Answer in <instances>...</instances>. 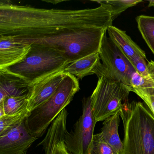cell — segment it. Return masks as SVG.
I'll return each mask as SVG.
<instances>
[{"label":"cell","mask_w":154,"mask_h":154,"mask_svg":"<svg viewBox=\"0 0 154 154\" xmlns=\"http://www.w3.org/2000/svg\"><path fill=\"white\" fill-rule=\"evenodd\" d=\"M112 22L109 12L101 6L78 10L46 9L0 1V36L54 48L64 53L70 62L87 54L95 29L107 30Z\"/></svg>","instance_id":"obj_1"},{"label":"cell","mask_w":154,"mask_h":154,"mask_svg":"<svg viewBox=\"0 0 154 154\" xmlns=\"http://www.w3.org/2000/svg\"><path fill=\"white\" fill-rule=\"evenodd\" d=\"M120 114L124 131L121 154H154V113L148 106L127 102Z\"/></svg>","instance_id":"obj_2"},{"label":"cell","mask_w":154,"mask_h":154,"mask_svg":"<svg viewBox=\"0 0 154 154\" xmlns=\"http://www.w3.org/2000/svg\"><path fill=\"white\" fill-rule=\"evenodd\" d=\"M70 63L63 52L51 47L33 43L28 54L21 62L1 70L18 76L30 85L63 69Z\"/></svg>","instance_id":"obj_3"},{"label":"cell","mask_w":154,"mask_h":154,"mask_svg":"<svg viewBox=\"0 0 154 154\" xmlns=\"http://www.w3.org/2000/svg\"><path fill=\"white\" fill-rule=\"evenodd\" d=\"M80 89L78 79L72 75L66 74L54 95L46 102L31 112L25 120L30 134L38 139L42 137L57 116L70 104Z\"/></svg>","instance_id":"obj_4"},{"label":"cell","mask_w":154,"mask_h":154,"mask_svg":"<svg viewBox=\"0 0 154 154\" xmlns=\"http://www.w3.org/2000/svg\"><path fill=\"white\" fill-rule=\"evenodd\" d=\"M130 88L104 76L98 77L96 88L91 96L92 111L97 122L120 112L128 102Z\"/></svg>","instance_id":"obj_5"},{"label":"cell","mask_w":154,"mask_h":154,"mask_svg":"<svg viewBox=\"0 0 154 154\" xmlns=\"http://www.w3.org/2000/svg\"><path fill=\"white\" fill-rule=\"evenodd\" d=\"M100 62L93 71L98 77L103 76L129 87L132 76L137 72L125 55L104 33L99 51Z\"/></svg>","instance_id":"obj_6"},{"label":"cell","mask_w":154,"mask_h":154,"mask_svg":"<svg viewBox=\"0 0 154 154\" xmlns=\"http://www.w3.org/2000/svg\"><path fill=\"white\" fill-rule=\"evenodd\" d=\"M96 123L92 111L91 96L84 97L82 115L64 138L65 144L71 154H91Z\"/></svg>","instance_id":"obj_7"},{"label":"cell","mask_w":154,"mask_h":154,"mask_svg":"<svg viewBox=\"0 0 154 154\" xmlns=\"http://www.w3.org/2000/svg\"><path fill=\"white\" fill-rule=\"evenodd\" d=\"M107 32L109 37L125 55L137 72L143 77L146 76L148 63L145 52L125 31L112 26L107 29Z\"/></svg>","instance_id":"obj_8"},{"label":"cell","mask_w":154,"mask_h":154,"mask_svg":"<svg viewBox=\"0 0 154 154\" xmlns=\"http://www.w3.org/2000/svg\"><path fill=\"white\" fill-rule=\"evenodd\" d=\"M64 68L48 75L29 85L27 109L30 113L46 102L56 91L66 74Z\"/></svg>","instance_id":"obj_9"},{"label":"cell","mask_w":154,"mask_h":154,"mask_svg":"<svg viewBox=\"0 0 154 154\" xmlns=\"http://www.w3.org/2000/svg\"><path fill=\"white\" fill-rule=\"evenodd\" d=\"M37 139L29 131L25 121L0 136V154H26Z\"/></svg>","instance_id":"obj_10"},{"label":"cell","mask_w":154,"mask_h":154,"mask_svg":"<svg viewBox=\"0 0 154 154\" xmlns=\"http://www.w3.org/2000/svg\"><path fill=\"white\" fill-rule=\"evenodd\" d=\"M30 48V44L12 38L0 36V70L20 63Z\"/></svg>","instance_id":"obj_11"},{"label":"cell","mask_w":154,"mask_h":154,"mask_svg":"<svg viewBox=\"0 0 154 154\" xmlns=\"http://www.w3.org/2000/svg\"><path fill=\"white\" fill-rule=\"evenodd\" d=\"M29 86L22 78L0 70V102L8 96L27 95Z\"/></svg>","instance_id":"obj_12"},{"label":"cell","mask_w":154,"mask_h":154,"mask_svg":"<svg viewBox=\"0 0 154 154\" xmlns=\"http://www.w3.org/2000/svg\"><path fill=\"white\" fill-rule=\"evenodd\" d=\"M120 112L109 117L103 121L101 129L102 137L105 142L112 149L115 154H121L123 145L119 136Z\"/></svg>","instance_id":"obj_13"},{"label":"cell","mask_w":154,"mask_h":154,"mask_svg":"<svg viewBox=\"0 0 154 154\" xmlns=\"http://www.w3.org/2000/svg\"><path fill=\"white\" fill-rule=\"evenodd\" d=\"M100 62L99 53H95L70 63L64 67V72L81 80L85 76L93 74V71Z\"/></svg>","instance_id":"obj_14"},{"label":"cell","mask_w":154,"mask_h":154,"mask_svg":"<svg viewBox=\"0 0 154 154\" xmlns=\"http://www.w3.org/2000/svg\"><path fill=\"white\" fill-rule=\"evenodd\" d=\"M28 94L24 96H11L5 98L0 102V117L23 112L27 109Z\"/></svg>","instance_id":"obj_15"},{"label":"cell","mask_w":154,"mask_h":154,"mask_svg":"<svg viewBox=\"0 0 154 154\" xmlns=\"http://www.w3.org/2000/svg\"><path fill=\"white\" fill-rule=\"evenodd\" d=\"M136 20L142 38L154 54V17L141 15Z\"/></svg>","instance_id":"obj_16"},{"label":"cell","mask_w":154,"mask_h":154,"mask_svg":"<svg viewBox=\"0 0 154 154\" xmlns=\"http://www.w3.org/2000/svg\"><path fill=\"white\" fill-rule=\"evenodd\" d=\"M94 2L100 4V6L109 11L113 21L127 9L136 6L141 0H117V1H95Z\"/></svg>","instance_id":"obj_17"},{"label":"cell","mask_w":154,"mask_h":154,"mask_svg":"<svg viewBox=\"0 0 154 154\" xmlns=\"http://www.w3.org/2000/svg\"><path fill=\"white\" fill-rule=\"evenodd\" d=\"M146 69V75L144 77L137 72L134 74L131 81V91L133 88L154 89V61L148 62Z\"/></svg>","instance_id":"obj_18"},{"label":"cell","mask_w":154,"mask_h":154,"mask_svg":"<svg viewBox=\"0 0 154 154\" xmlns=\"http://www.w3.org/2000/svg\"><path fill=\"white\" fill-rule=\"evenodd\" d=\"M29 114L30 112L26 110L17 114L5 115L0 117V136L7 133L25 121Z\"/></svg>","instance_id":"obj_19"},{"label":"cell","mask_w":154,"mask_h":154,"mask_svg":"<svg viewBox=\"0 0 154 154\" xmlns=\"http://www.w3.org/2000/svg\"><path fill=\"white\" fill-rule=\"evenodd\" d=\"M91 154H115V153L103 140L101 133H99L94 135Z\"/></svg>","instance_id":"obj_20"},{"label":"cell","mask_w":154,"mask_h":154,"mask_svg":"<svg viewBox=\"0 0 154 154\" xmlns=\"http://www.w3.org/2000/svg\"><path fill=\"white\" fill-rule=\"evenodd\" d=\"M131 91L139 96L154 113V89L133 88Z\"/></svg>","instance_id":"obj_21"},{"label":"cell","mask_w":154,"mask_h":154,"mask_svg":"<svg viewBox=\"0 0 154 154\" xmlns=\"http://www.w3.org/2000/svg\"><path fill=\"white\" fill-rule=\"evenodd\" d=\"M54 154H72L67 149L64 142V139L56 145Z\"/></svg>","instance_id":"obj_22"},{"label":"cell","mask_w":154,"mask_h":154,"mask_svg":"<svg viewBox=\"0 0 154 154\" xmlns=\"http://www.w3.org/2000/svg\"><path fill=\"white\" fill-rule=\"evenodd\" d=\"M147 2H149L148 5L149 8L154 7V0H149Z\"/></svg>","instance_id":"obj_23"},{"label":"cell","mask_w":154,"mask_h":154,"mask_svg":"<svg viewBox=\"0 0 154 154\" xmlns=\"http://www.w3.org/2000/svg\"><path fill=\"white\" fill-rule=\"evenodd\" d=\"M45 2H51V3H53V4H57V3H59V2H63V1H45Z\"/></svg>","instance_id":"obj_24"}]
</instances>
